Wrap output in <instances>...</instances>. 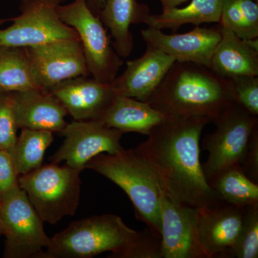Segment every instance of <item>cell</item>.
<instances>
[{
  "label": "cell",
  "instance_id": "obj_32",
  "mask_svg": "<svg viewBox=\"0 0 258 258\" xmlns=\"http://www.w3.org/2000/svg\"><path fill=\"white\" fill-rule=\"evenodd\" d=\"M162 5L163 10L171 9V8H178L179 5L184 4L190 0H159Z\"/></svg>",
  "mask_w": 258,
  "mask_h": 258
},
{
  "label": "cell",
  "instance_id": "obj_10",
  "mask_svg": "<svg viewBox=\"0 0 258 258\" xmlns=\"http://www.w3.org/2000/svg\"><path fill=\"white\" fill-rule=\"evenodd\" d=\"M64 142L50 158L51 162L64 164L78 170L101 154H115L123 150L120 139L123 133L99 120H75L68 123L62 133Z\"/></svg>",
  "mask_w": 258,
  "mask_h": 258
},
{
  "label": "cell",
  "instance_id": "obj_15",
  "mask_svg": "<svg viewBox=\"0 0 258 258\" xmlns=\"http://www.w3.org/2000/svg\"><path fill=\"white\" fill-rule=\"evenodd\" d=\"M175 62L171 56L147 45L144 55L127 61L124 72L112 81L115 94L147 102Z\"/></svg>",
  "mask_w": 258,
  "mask_h": 258
},
{
  "label": "cell",
  "instance_id": "obj_6",
  "mask_svg": "<svg viewBox=\"0 0 258 258\" xmlns=\"http://www.w3.org/2000/svg\"><path fill=\"white\" fill-rule=\"evenodd\" d=\"M62 21L77 32L90 76L110 83L118 76L123 60L116 53L106 29L90 10L86 0H74L57 9Z\"/></svg>",
  "mask_w": 258,
  "mask_h": 258
},
{
  "label": "cell",
  "instance_id": "obj_1",
  "mask_svg": "<svg viewBox=\"0 0 258 258\" xmlns=\"http://www.w3.org/2000/svg\"><path fill=\"white\" fill-rule=\"evenodd\" d=\"M210 123L205 118L168 116L134 149L166 192L195 209L222 203L209 185L200 161V137Z\"/></svg>",
  "mask_w": 258,
  "mask_h": 258
},
{
  "label": "cell",
  "instance_id": "obj_34",
  "mask_svg": "<svg viewBox=\"0 0 258 258\" xmlns=\"http://www.w3.org/2000/svg\"><path fill=\"white\" fill-rule=\"evenodd\" d=\"M7 21V20H4V19L0 18V25H3V23H5Z\"/></svg>",
  "mask_w": 258,
  "mask_h": 258
},
{
  "label": "cell",
  "instance_id": "obj_3",
  "mask_svg": "<svg viewBox=\"0 0 258 258\" xmlns=\"http://www.w3.org/2000/svg\"><path fill=\"white\" fill-rule=\"evenodd\" d=\"M139 235L118 215H94L54 235L42 258H91L106 252H111L109 257L125 258Z\"/></svg>",
  "mask_w": 258,
  "mask_h": 258
},
{
  "label": "cell",
  "instance_id": "obj_22",
  "mask_svg": "<svg viewBox=\"0 0 258 258\" xmlns=\"http://www.w3.org/2000/svg\"><path fill=\"white\" fill-rule=\"evenodd\" d=\"M37 88L42 89L26 48L0 47V93L20 92Z\"/></svg>",
  "mask_w": 258,
  "mask_h": 258
},
{
  "label": "cell",
  "instance_id": "obj_27",
  "mask_svg": "<svg viewBox=\"0 0 258 258\" xmlns=\"http://www.w3.org/2000/svg\"><path fill=\"white\" fill-rule=\"evenodd\" d=\"M236 103L251 114L258 115L257 76H241L232 79Z\"/></svg>",
  "mask_w": 258,
  "mask_h": 258
},
{
  "label": "cell",
  "instance_id": "obj_21",
  "mask_svg": "<svg viewBox=\"0 0 258 258\" xmlns=\"http://www.w3.org/2000/svg\"><path fill=\"white\" fill-rule=\"evenodd\" d=\"M184 8L163 10L159 15H150L146 25L152 28L177 30L187 24L199 26L203 23H220L225 0H190Z\"/></svg>",
  "mask_w": 258,
  "mask_h": 258
},
{
  "label": "cell",
  "instance_id": "obj_13",
  "mask_svg": "<svg viewBox=\"0 0 258 258\" xmlns=\"http://www.w3.org/2000/svg\"><path fill=\"white\" fill-rule=\"evenodd\" d=\"M245 208L222 202L197 209L199 243L207 258L233 257Z\"/></svg>",
  "mask_w": 258,
  "mask_h": 258
},
{
  "label": "cell",
  "instance_id": "obj_20",
  "mask_svg": "<svg viewBox=\"0 0 258 258\" xmlns=\"http://www.w3.org/2000/svg\"><path fill=\"white\" fill-rule=\"evenodd\" d=\"M167 117L147 102L115 95L98 120L123 134L136 132L148 136L154 127L164 122Z\"/></svg>",
  "mask_w": 258,
  "mask_h": 258
},
{
  "label": "cell",
  "instance_id": "obj_11",
  "mask_svg": "<svg viewBox=\"0 0 258 258\" xmlns=\"http://www.w3.org/2000/svg\"><path fill=\"white\" fill-rule=\"evenodd\" d=\"M25 47L37 83L45 91L67 80L90 76L79 38Z\"/></svg>",
  "mask_w": 258,
  "mask_h": 258
},
{
  "label": "cell",
  "instance_id": "obj_30",
  "mask_svg": "<svg viewBox=\"0 0 258 258\" xmlns=\"http://www.w3.org/2000/svg\"><path fill=\"white\" fill-rule=\"evenodd\" d=\"M250 40L258 37V5L255 0H237Z\"/></svg>",
  "mask_w": 258,
  "mask_h": 258
},
{
  "label": "cell",
  "instance_id": "obj_5",
  "mask_svg": "<svg viewBox=\"0 0 258 258\" xmlns=\"http://www.w3.org/2000/svg\"><path fill=\"white\" fill-rule=\"evenodd\" d=\"M82 171L51 162L19 176V186L43 222L55 225L74 216L81 199Z\"/></svg>",
  "mask_w": 258,
  "mask_h": 258
},
{
  "label": "cell",
  "instance_id": "obj_28",
  "mask_svg": "<svg viewBox=\"0 0 258 258\" xmlns=\"http://www.w3.org/2000/svg\"><path fill=\"white\" fill-rule=\"evenodd\" d=\"M19 176L11 153L0 149V196L18 187Z\"/></svg>",
  "mask_w": 258,
  "mask_h": 258
},
{
  "label": "cell",
  "instance_id": "obj_25",
  "mask_svg": "<svg viewBox=\"0 0 258 258\" xmlns=\"http://www.w3.org/2000/svg\"><path fill=\"white\" fill-rule=\"evenodd\" d=\"M233 257H258V205L244 210L240 235L233 251Z\"/></svg>",
  "mask_w": 258,
  "mask_h": 258
},
{
  "label": "cell",
  "instance_id": "obj_31",
  "mask_svg": "<svg viewBox=\"0 0 258 258\" xmlns=\"http://www.w3.org/2000/svg\"><path fill=\"white\" fill-rule=\"evenodd\" d=\"M105 1L106 0H86L88 8L96 15H98L99 12L103 8Z\"/></svg>",
  "mask_w": 258,
  "mask_h": 258
},
{
  "label": "cell",
  "instance_id": "obj_14",
  "mask_svg": "<svg viewBox=\"0 0 258 258\" xmlns=\"http://www.w3.org/2000/svg\"><path fill=\"white\" fill-rule=\"evenodd\" d=\"M147 45L171 56L176 62H188L210 68L214 51L221 38L220 27H195L182 34L167 35L159 29L149 27L141 32Z\"/></svg>",
  "mask_w": 258,
  "mask_h": 258
},
{
  "label": "cell",
  "instance_id": "obj_4",
  "mask_svg": "<svg viewBox=\"0 0 258 258\" xmlns=\"http://www.w3.org/2000/svg\"><path fill=\"white\" fill-rule=\"evenodd\" d=\"M121 188L130 199L136 216L161 236L160 198L162 186L147 161L134 149L101 154L86 164Z\"/></svg>",
  "mask_w": 258,
  "mask_h": 258
},
{
  "label": "cell",
  "instance_id": "obj_7",
  "mask_svg": "<svg viewBox=\"0 0 258 258\" xmlns=\"http://www.w3.org/2000/svg\"><path fill=\"white\" fill-rule=\"evenodd\" d=\"M214 123L216 128L205 137L202 146L208 152V159L203 164L208 184L220 173L240 167L251 136L258 128V118L235 103Z\"/></svg>",
  "mask_w": 258,
  "mask_h": 258
},
{
  "label": "cell",
  "instance_id": "obj_26",
  "mask_svg": "<svg viewBox=\"0 0 258 258\" xmlns=\"http://www.w3.org/2000/svg\"><path fill=\"white\" fill-rule=\"evenodd\" d=\"M13 93H0V149L10 151L18 135Z\"/></svg>",
  "mask_w": 258,
  "mask_h": 258
},
{
  "label": "cell",
  "instance_id": "obj_16",
  "mask_svg": "<svg viewBox=\"0 0 258 258\" xmlns=\"http://www.w3.org/2000/svg\"><path fill=\"white\" fill-rule=\"evenodd\" d=\"M49 92L60 101L75 120H99L115 96L111 83L88 76L62 81Z\"/></svg>",
  "mask_w": 258,
  "mask_h": 258
},
{
  "label": "cell",
  "instance_id": "obj_12",
  "mask_svg": "<svg viewBox=\"0 0 258 258\" xmlns=\"http://www.w3.org/2000/svg\"><path fill=\"white\" fill-rule=\"evenodd\" d=\"M160 210L162 258H207L199 243L197 209L162 189Z\"/></svg>",
  "mask_w": 258,
  "mask_h": 258
},
{
  "label": "cell",
  "instance_id": "obj_19",
  "mask_svg": "<svg viewBox=\"0 0 258 258\" xmlns=\"http://www.w3.org/2000/svg\"><path fill=\"white\" fill-rule=\"evenodd\" d=\"M150 15L147 5L137 0H106L97 16L111 32L115 52L125 59L130 56L134 47L131 25L145 24Z\"/></svg>",
  "mask_w": 258,
  "mask_h": 258
},
{
  "label": "cell",
  "instance_id": "obj_35",
  "mask_svg": "<svg viewBox=\"0 0 258 258\" xmlns=\"http://www.w3.org/2000/svg\"><path fill=\"white\" fill-rule=\"evenodd\" d=\"M256 1H257V0H256Z\"/></svg>",
  "mask_w": 258,
  "mask_h": 258
},
{
  "label": "cell",
  "instance_id": "obj_9",
  "mask_svg": "<svg viewBox=\"0 0 258 258\" xmlns=\"http://www.w3.org/2000/svg\"><path fill=\"white\" fill-rule=\"evenodd\" d=\"M66 0H21L20 15L0 30V47H29L57 40L79 38L61 20L57 9Z\"/></svg>",
  "mask_w": 258,
  "mask_h": 258
},
{
  "label": "cell",
  "instance_id": "obj_2",
  "mask_svg": "<svg viewBox=\"0 0 258 258\" xmlns=\"http://www.w3.org/2000/svg\"><path fill=\"white\" fill-rule=\"evenodd\" d=\"M147 103L167 116L214 123L236 101L232 80L201 64L176 61Z\"/></svg>",
  "mask_w": 258,
  "mask_h": 258
},
{
  "label": "cell",
  "instance_id": "obj_17",
  "mask_svg": "<svg viewBox=\"0 0 258 258\" xmlns=\"http://www.w3.org/2000/svg\"><path fill=\"white\" fill-rule=\"evenodd\" d=\"M12 93L18 128L62 133L69 113L52 93L40 88Z\"/></svg>",
  "mask_w": 258,
  "mask_h": 258
},
{
  "label": "cell",
  "instance_id": "obj_8",
  "mask_svg": "<svg viewBox=\"0 0 258 258\" xmlns=\"http://www.w3.org/2000/svg\"><path fill=\"white\" fill-rule=\"evenodd\" d=\"M0 217L4 224L5 258H42L50 244L43 221L20 186L0 196Z\"/></svg>",
  "mask_w": 258,
  "mask_h": 258
},
{
  "label": "cell",
  "instance_id": "obj_18",
  "mask_svg": "<svg viewBox=\"0 0 258 258\" xmlns=\"http://www.w3.org/2000/svg\"><path fill=\"white\" fill-rule=\"evenodd\" d=\"M221 38L212 55L210 69L227 79L258 76V40H245L220 26Z\"/></svg>",
  "mask_w": 258,
  "mask_h": 258
},
{
  "label": "cell",
  "instance_id": "obj_24",
  "mask_svg": "<svg viewBox=\"0 0 258 258\" xmlns=\"http://www.w3.org/2000/svg\"><path fill=\"white\" fill-rule=\"evenodd\" d=\"M53 141L52 132L22 128L14 147L10 151L19 175L40 167L45 153Z\"/></svg>",
  "mask_w": 258,
  "mask_h": 258
},
{
  "label": "cell",
  "instance_id": "obj_23",
  "mask_svg": "<svg viewBox=\"0 0 258 258\" xmlns=\"http://www.w3.org/2000/svg\"><path fill=\"white\" fill-rule=\"evenodd\" d=\"M209 185L223 203L242 208L258 205L257 183L249 179L240 167L220 173Z\"/></svg>",
  "mask_w": 258,
  "mask_h": 258
},
{
  "label": "cell",
  "instance_id": "obj_33",
  "mask_svg": "<svg viewBox=\"0 0 258 258\" xmlns=\"http://www.w3.org/2000/svg\"><path fill=\"white\" fill-rule=\"evenodd\" d=\"M5 233V229L4 224H3V220H2L1 217H0V235H4Z\"/></svg>",
  "mask_w": 258,
  "mask_h": 258
},
{
  "label": "cell",
  "instance_id": "obj_29",
  "mask_svg": "<svg viewBox=\"0 0 258 258\" xmlns=\"http://www.w3.org/2000/svg\"><path fill=\"white\" fill-rule=\"evenodd\" d=\"M240 166L249 179L254 182H258V128L251 136Z\"/></svg>",
  "mask_w": 258,
  "mask_h": 258
}]
</instances>
